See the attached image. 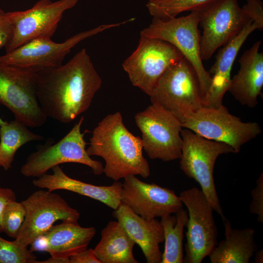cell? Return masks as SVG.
<instances>
[{
    "mask_svg": "<svg viewBox=\"0 0 263 263\" xmlns=\"http://www.w3.org/2000/svg\"><path fill=\"white\" fill-rule=\"evenodd\" d=\"M37 79L33 70L0 62V103L31 128L42 126L48 118L37 98Z\"/></svg>",
    "mask_w": 263,
    "mask_h": 263,
    "instance_id": "5b68a950",
    "label": "cell"
},
{
    "mask_svg": "<svg viewBox=\"0 0 263 263\" xmlns=\"http://www.w3.org/2000/svg\"><path fill=\"white\" fill-rule=\"evenodd\" d=\"M13 34L12 25L7 13L0 8V49L9 43Z\"/></svg>",
    "mask_w": 263,
    "mask_h": 263,
    "instance_id": "4dcf8cb0",
    "label": "cell"
},
{
    "mask_svg": "<svg viewBox=\"0 0 263 263\" xmlns=\"http://www.w3.org/2000/svg\"><path fill=\"white\" fill-rule=\"evenodd\" d=\"M225 239L209 255L211 263H248L257 250L255 230L252 228H233L230 222L223 220Z\"/></svg>",
    "mask_w": 263,
    "mask_h": 263,
    "instance_id": "7402d4cb",
    "label": "cell"
},
{
    "mask_svg": "<svg viewBox=\"0 0 263 263\" xmlns=\"http://www.w3.org/2000/svg\"><path fill=\"white\" fill-rule=\"evenodd\" d=\"M261 41L255 42L239 59L240 69L231 79L228 92L240 103L250 108L258 104L263 86V53Z\"/></svg>",
    "mask_w": 263,
    "mask_h": 263,
    "instance_id": "d6986e66",
    "label": "cell"
},
{
    "mask_svg": "<svg viewBox=\"0 0 263 263\" xmlns=\"http://www.w3.org/2000/svg\"><path fill=\"white\" fill-rule=\"evenodd\" d=\"M254 262L256 263H263V250H258L255 252V254Z\"/></svg>",
    "mask_w": 263,
    "mask_h": 263,
    "instance_id": "e575fe53",
    "label": "cell"
},
{
    "mask_svg": "<svg viewBox=\"0 0 263 263\" xmlns=\"http://www.w3.org/2000/svg\"><path fill=\"white\" fill-rule=\"evenodd\" d=\"M25 215L26 210L22 202L14 200L8 202L2 213L1 224L3 232L15 239L24 222Z\"/></svg>",
    "mask_w": 263,
    "mask_h": 263,
    "instance_id": "4316f807",
    "label": "cell"
},
{
    "mask_svg": "<svg viewBox=\"0 0 263 263\" xmlns=\"http://www.w3.org/2000/svg\"><path fill=\"white\" fill-rule=\"evenodd\" d=\"M7 122L3 121L0 117V126L3 125V124H5Z\"/></svg>",
    "mask_w": 263,
    "mask_h": 263,
    "instance_id": "d590c367",
    "label": "cell"
},
{
    "mask_svg": "<svg viewBox=\"0 0 263 263\" xmlns=\"http://www.w3.org/2000/svg\"><path fill=\"white\" fill-rule=\"evenodd\" d=\"M134 120L142 133L143 149L150 158L165 162L179 159L183 128L179 120L152 104L137 113Z\"/></svg>",
    "mask_w": 263,
    "mask_h": 263,
    "instance_id": "9c48e42d",
    "label": "cell"
},
{
    "mask_svg": "<svg viewBox=\"0 0 263 263\" xmlns=\"http://www.w3.org/2000/svg\"><path fill=\"white\" fill-rule=\"evenodd\" d=\"M84 120V117H81L71 131L57 143L42 145L30 154L21 167L22 175L38 177L55 166L67 163L85 165L96 175L103 173L102 163L92 159L86 151L85 133L81 132Z\"/></svg>",
    "mask_w": 263,
    "mask_h": 263,
    "instance_id": "30bf717a",
    "label": "cell"
},
{
    "mask_svg": "<svg viewBox=\"0 0 263 263\" xmlns=\"http://www.w3.org/2000/svg\"><path fill=\"white\" fill-rule=\"evenodd\" d=\"M96 233L94 227H83L78 223L62 222L45 234L47 251L57 263H69L70 256L88 248Z\"/></svg>",
    "mask_w": 263,
    "mask_h": 263,
    "instance_id": "44dd1931",
    "label": "cell"
},
{
    "mask_svg": "<svg viewBox=\"0 0 263 263\" xmlns=\"http://www.w3.org/2000/svg\"><path fill=\"white\" fill-rule=\"evenodd\" d=\"M14 200H16L14 191L11 188L0 187V233L3 232L1 224L3 210L8 202Z\"/></svg>",
    "mask_w": 263,
    "mask_h": 263,
    "instance_id": "d6a6232c",
    "label": "cell"
},
{
    "mask_svg": "<svg viewBox=\"0 0 263 263\" xmlns=\"http://www.w3.org/2000/svg\"><path fill=\"white\" fill-rule=\"evenodd\" d=\"M252 201L249 205V211L257 216V221L263 223V173L256 181V186L251 190Z\"/></svg>",
    "mask_w": 263,
    "mask_h": 263,
    "instance_id": "f1b7e54d",
    "label": "cell"
},
{
    "mask_svg": "<svg viewBox=\"0 0 263 263\" xmlns=\"http://www.w3.org/2000/svg\"><path fill=\"white\" fill-rule=\"evenodd\" d=\"M43 139V136L32 132L27 126L16 120L0 126V166L8 170L17 151L22 146Z\"/></svg>",
    "mask_w": 263,
    "mask_h": 263,
    "instance_id": "d4e9b609",
    "label": "cell"
},
{
    "mask_svg": "<svg viewBox=\"0 0 263 263\" xmlns=\"http://www.w3.org/2000/svg\"><path fill=\"white\" fill-rule=\"evenodd\" d=\"M198 11L199 25L203 29L200 40L202 60L210 58L218 48L230 42L252 21L237 0H216Z\"/></svg>",
    "mask_w": 263,
    "mask_h": 263,
    "instance_id": "8fae6325",
    "label": "cell"
},
{
    "mask_svg": "<svg viewBox=\"0 0 263 263\" xmlns=\"http://www.w3.org/2000/svg\"><path fill=\"white\" fill-rule=\"evenodd\" d=\"M26 215L15 242L28 247L38 236L46 233L57 221L77 223L80 213L57 194L40 189L22 201Z\"/></svg>",
    "mask_w": 263,
    "mask_h": 263,
    "instance_id": "9a60e30c",
    "label": "cell"
},
{
    "mask_svg": "<svg viewBox=\"0 0 263 263\" xmlns=\"http://www.w3.org/2000/svg\"><path fill=\"white\" fill-rule=\"evenodd\" d=\"M69 263H101L93 249H87L70 257Z\"/></svg>",
    "mask_w": 263,
    "mask_h": 263,
    "instance_id": "1f68e13d",
    "label": "cell"
},
{
    "mask_svg": "<svg viewBox=\"0 0 263 263\" xmlns=\"http://www.w3.org/2000/svg\"><path fill=\"white\" fill-rule=\"evenodd\" d=\"M30 245L29 250L33 252L36 251H47L48 240L45 234L37 237Z\"/></svg>",
    "mask_w": 263,
    "mask_h": 263,
    "instance_id": "836d02e7",
    "label": "cell"
},
{
    "mask_svg": "<svg viewBox=\"0 0 263 263\" xmlns=\"http://www.w3.org/2000/svg\"><path fill=\"white\" fill-rule=\"evenodd\" d=\"M199 20L198 10L178 18H153L151 23L141 31L140 35L166 41L180 52L196 74L203 99L209 89L212 78L205 69L201 57Z\"/></svg>",
    "mask_w": 263,
    "mask_h": 263,
    "instance_id": "3957f363",
    "label": "cell"
},
{
    "mask_svg": "<svg viewBox=\"0 0 263 263\" xmlns=\"http://www.w3.org/2000/svg\"><path fill=\"white\" fill-rule=\"evenodd\" d=\"M86 151L90 156L104 160L103 172L114 181L129 175L144 178L150 175L148 162L143 155L141 138L127 129L119 112L107 115L98 123Z\"/></svg>",
    "mask_w": 263,
    "mask_h": 263,
    "instance_id": "7a4b0ae2",
    "label": "cell"
},
{
    "mask_svg": "<svg viewBox=\"0 0 263 263\" xmlns=\"http://www.w3.org/2000/svg\"><path fill=\"white\" fill-rule=\"evenodd\" d=\"M134 241L118 221H110L102 230L93 249L101 263H138L133 254Z\"/></svg>",
    "mask_w": 263,
    "mask_h": 263,
    "instance_id": "603a6c76",
    "label": "cell"
},
{
    "mask_svg": "<svg viewBox=\"0 0 263 263\" xmlns=\"http://www.w3.org/2000/svg\"><path fill=\"white\" fill-rule=\"evenodd\" d=\"M149 96L151 104L170 113L181 122L186 115L203 106L197 76L185 58L165 72Z\"/></svg>",
    "mask_w": 263,
    "mask_h": 263,
    "instance_id": "8992f818",
    "label": "cell"
},
{
    "mask_svg": "<svg viewBox=\"0 0 263 263\" xmlns=\"http://www.w3.org/2000/svg\"><path fill=\"white\" fill-rule=\"evenodd\" d=\"M53 173H47L35 179L32 183L38 188L49 191L63 189L72 191L97 200L113 210L121 204L122 183L114 181L108 186H95L68 176L59 165L53 167Z\"/></svg>",
    "mask_w": 263,
    "mask_h": 263,
    "instance_id": "ffe728a7",
    "label": "cell"
},
{
    "mask_svg": "<svg viewBox=\"0 0 263 263\" xmlns=\"http://www.w3.org/2000/svg\"><path fill=\"white\" fill-rule=\"evenodd\" d=\"M242 8L249 18L259 27L263 29V3L261 0H246Z\"/></svg>",
    "mask_w": 263,
    "mask_h": 263,
    "instance_id": "f546056e",
    "label": "cell"
},
{
    "mask_svg": "<svg viewBox=\"0 0 263 263\" xmlns=\"http://www.w3.org/2000/svg\"><path fill=\"white\" fill-rule=\"evenodd\" d=\"M181 124L183 128L206 139L228 145L235 153L262 132L258 123L243 122L223 105L217 108L203 106L186 115Z\"/></svg>",
    "mask_w": 263,
    "mask_h": 263,
    "instance_id": "52a82bcc",
    "label": "cell"
},
{
    "mask_svg": "<svg viewBox=\"0 0 263 263\" xmlns=\"http://www.w3.org/2000/svg\"><path fill=\"white\" fill-rule=\"evenodd\" d=\"M134 175L126 176L122 183V203L138 215L149 219L175 214L183 207L179 196L168 188L139 180Z\"/></svg>",
    "mask_w": 263,
    "mask_h": 263,
    "instance_id": "2e32d148",
    "label": "cell"
},
{
    "mask_svg": "<svg viewBox=\"0 0 263 263\" xmlns=\"http://www.w3.org/2000/svg\"><path fill=\"white\" fill-rule=\"evenodd\" d=\"M256 30H260L259 26L252 21H249L236 38L219 50L215 61L208 72L212 81L202 99L204 107L217 108L223 105V97L231 81L234 62L244 43Z\"/></svg>",
    "mask_w": 263,
    "mask_h": 263,
    "instance_id": "ac0fdd59",
    "label": "cell"
},
{
    "mask_svg": "<svg viewBox=\"0 0 263 263\" xmlns=\"http://www.w3.org/2000/svg\"><path fill=\"white\" fill-rule=\"evenodd\" d=\"M78 0H39L24 11L7 12L13 27V37L4 48L6 53L38 38L49 39L56 32L64 13Z\"/></svg>",
    "mask_w": 263,
    "mask_h": 263,
    "instance_id": "4fadbf2b",
    "label": "cell"
},
{
    "mask_svg": "<svg viewBox=\"0 0 263 263\" xmlns=\"http://www.w3.org/2000/svg\"><path fill=\"white\" fill-rule=\"evenodd\" d=\"M181 169L188 177L199 184L214 211L225 218L215 188L213 170L218 157L223 154L235 153L228 145L206 139L191 130H182Z\"/></svg>",
    "mask_w": 263,
    "mask_h": 263,
    "instance_id": "277c9868",
    "label": "cell"
},
{
    "mask_svg": "<svg viewBox=\"0 0 263 263\" xmlns=\"http://www.w3.org/2000/svg\"><path fill=\"white\" fill-rule=\"evenodd\" d=\"M216 0H149L148 10L153 18L161 19L176 17L187 11L198 10Z\"/></svg>",
    "mask_w": 263,
    "mask_h": 263,
    "instance_id": "484cf974",
    "label": "cell"
},
{
    "mask_svg": "<svg viewBox=\"0 0 263 263\" xmlns=\"http://www.w3.org/2000/svg\"><path fill=\"white\" fill-rule=\"evenodd\" d=\"M37 95L44 114L68 123L90 107L102 79L85 48L66 64L37 72Z\"/></svg>",
    "mask_w": 263,
    "mask_h": 263,
    "instance_id": "6da1fadb",
    "label": "cell"
},
{
    "mask_svg": "<svg viewBox=\"0 0 263 263\" xmlns=\"http://www.w3.org/2000/svg\"><path fill=\"white\" fill-rule=\"evenodd\" d=\"M36 259L37 256L28 247L0 237V263H35Z\"/></svg>",
    "mask_w": 263,
    "mask_h": 263,
    "instance_id": "83f0119b",
    "label": "cell"
},
{
    "mask_svg": "<svg viewBox=\"0 0 263 263\" xmlns=\"http://www.w3.org/2000/svg\"><path fill=\"white\" fill-rule=\"evenodd\" d=\"M113 216L140 246L148 263H161L162 253L159 246L164 237L160 222L156 218L149 219L138 215L123 203L114 210Z\"/></svg>",
    "mask_w": 263,
    "mask_h": 263,
    "instance_id": "e0dca14e",
    "label": "cell"
},
{
    "mask_svg": "<svg viewBox=\"0 0 263 263\" xmlns=\"http://www.w3.org/2000/svg\"><path fill=\"white\" fill-rule=\"evenodd\" d=\"M130 21L129 19L116 23L101 25L76 34L61 43L55 42L51 38L34 39L0 56V62L31 69L36 72L57 67L62 65L66 56L80 42Z\"/></svg>",
    "mask_w": 263,
    "mask_h": 263,
    "instance_id": "5bb4252c",
    "label": "cell"
},
{
    "mask_svg": "<svg viewBox=\"0 0 263 263\" xmlns=\"http://www.w3.org/2000/svg\"><path fill=\"white\" fill-rule=\"evenodd\" d=\"M174 215L161 218L165 242L161 263H183L184 229L188 219V211L183 207Z\"/></svg>",
    "mask_w": 263,
    "mask_h": 263,
    "instance_id": "cb8c5ba5",
    "label": "cell"
},
{
    "mask_svg": "<svg viewBox=\"0 0 263 263\" xmlns=\"http://www.w3.org/2000/svg\"><path fill=\"white\" fill-rule=\"evenodd\" d=\"M184 58L170 43L140 35L137 48L122 67L132 85L150 95L165 72Z\"/></svg>",
    "mask_w": 263,
    "mask_h": 263,
    "instance_id": "ba28073f",
    "label": "cell"
},
{
    "mask_svg": "<svg viewBox=\"0 0 263 263\" xmlns=\"http://www.w3.org/2000/svg\"><path fill=\"white\" fill-rule=\"evenodd\" d=\"M179 196L188 214L184 263H200L218 243L214 209L205 194L196 187L182 191Z\"/></svg>",
    "mask_w": 263,
    "mask_h": 263,
    "instance_id": "7c38bea8",
    "label": "cell"
}]
</instances>
